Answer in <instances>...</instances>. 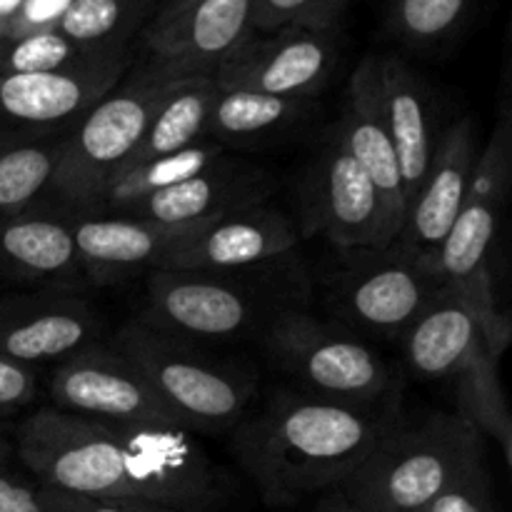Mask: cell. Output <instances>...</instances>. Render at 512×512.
I'll return each mask as SVG.
<instances>
[{
    "instance_id": "6da1fadb",
    "label": "cell",
    "mask_w": 512,
    "mask_h": 512,
    "mask_svg": "<svg viewBox=\"0 0 512 512\" xmlns=\"http://www.w3.org/2000/svg\"><path fill=\"white\" fill-rule=\"evenodd\" d=\"M18 458L35 483L115 503L208 512L225 478L203 443L178 425H128L40 408L20 423Z\"/></svg>"
},
{
    "instance_id": "7a4b0ae2",
    "label": "cell",
    "mask_w": 512,
    "mask_h": 512,
    "mask_svg": "<svg viewBox=\"0 0 512 512\" xmlns=\"http://www.w3.org/2000/svg\"><path fill=\"white\" fill-rule=\"evenodd\" d=\"M398 415V400L360 408L278 390L235 425L233 453L265 503L293 505L338 488Z\"/></svg>"
},
{
    "instance_id": "3957f363",
    "label": "cell",
    "mask_w": 512,
    "mask_h": 512,
    "mask_svg": "<svg viewBox=\"0 0 512 512\" xmlns=\"http://www.w3.org/2000/svg\"><path fill=\"white\" fill-rule=\"evenodd\" d=\"M305 290L280 268L250 273L155 268L145 273V310L138 320L160 333L195 340L263 335L283 310L298 308Z\"/></svg>"
},
{
    "instance_id": "277c9868",
    "label": "cell",
    "mask_w": 512,
    "mask_h": 512,
    "mask_svg": "<svg viewBox=\"0 0 512 512\" xmlns=\"http://www.w3.org/2000/svg\"><path fill=\"white\" fill-rule=\"evenodd\" d=\"M478 460L483 435L458 413H433L420 423L398 415L335 490L370 512H415Z\"/></svg>"
},
{
    "instance_id": "5b68a950",
    "label": "cell",
    "mask_w": 512,
    "mask_h": 512,
    "mask_svg": "<svg viewBox=\"0 0 512 512\" xmlns=\"http://www.w3.org/2000/svg\"><path fill=\"white\" fill-rule=\"evenodd\" d=\"M178 80L145 63L125 73L60 140L58 165L35 208L88 213L100 190L133 158L168 90Z\"/></svg>"
},
{
    "instance_id": "8992f818",
    "label": "cell",
    "mask_w": 512,
    "mask_h": 512,
    "mask_svg": "<svg viewBox=\"0 0 512 512\" xmlns=\"http://www.w3.org/2000/svg\"><path fill=\"white\" fill-rule=\"evenodd\" d=\"M110 345L133 363L175 423L195 435L235 430L255 398V375L248 370L138 318L128 320Z\"/></svg>"
},
{
    "instance_id": "52a82bcc",
    "label": "cell",
    "mask_w": 512,
    "mask_h": 512,
    "mask_svg": "<svg viewBox=\"0 0 512 512\" xmlns=\"http://www.w3.org/2000/svg\"><path fill=\"white\" fill-rule=\"evenodd\" d=\"M270 360L293 390L330 403L378 408L398 400V380L360 335L335 320L288 308L263 333Z\"/></svg>"
},
{
    "instance_id": "ba28073f",
    "label": "cell",
    "mask_w": 512,
    "mask_h": 512,
    "mask_svg": "<svg viewBox=\"0 0 512 512\" xmlns=\"http://www.w3.org/2000/svg\"><path fill=\"white\" fill-rule=\"evenodd\" d=\"M440 285L435 260L393 243L380 250H338L323 275V298L330 320L355 335L403 338Z\"/></svg>"
},
{
    "instance_id": "9c48e42d",
    "label": "cell",
    "mask_w": 512,
    "mask_h": 512,
    "mask_svg": "<svg viewBox=\"0 0 512 512\" xmlns=\"http://www.w3.org/2000/svg\"><path fill=\"white\" fill-rule=\"evenodd\" d=\"M298 233L320 235L335 250H380L398 238L375 185L330 133L300 185Z\"/></svg>"
},
{
    "instance_id": "30bf717a",
    "label": "cell",
    "mask_w": 512,
    "mask_h": 512,
    "mask_svg": "<svg viewBox=\"0 0 512 512\" xmlns=\"http://www.w3.org/2000/svg\"><path fill=\"white\" fill-rule=\"evenodd\" d=\"M128 53L58 73L0 75V143L63 138L128 73Z\"/></svg>"
},
{
    "instance_id": "8fae6325",
    "label": "cell",
    "mask_w": 512,
    "mask_h": 512,
    "mask_svg": "<svg viewBox=\"0 0 512 512\" xmlns=\"http://www.w3.org/2000/svg\"><path fill=\"white\" fill-rule=\"evenodd\" d=\"M48 390L53 408L80 418L128 425H178L133 363L100 340L58 360Z\"/></svg>"
},
{
    "instance_id": "7c38bea8",
    "label": "cell",
    "mask_w": 512,
    "mask_h": 512,
    "mask_svg": "<svg viewBox=\"0 0 512 512\" xmlns=\"http://www.w3.org/2000/svg\"><path fill=\"white\" fill-rule=\"evenodd\" d=\"M253 35V0H198L143 28L150 65L173 80H213L220 65Z\"/></svg>"
},
{
    "instance_id": "4fadbf2b",
    "label": "cell",
    "mask_w": 512,
    "mask_h": 512,
    "mask_svg": "<svg viewBox=\"0 0 512 512\" xmlns=\"http://www.w3.org/2000/svg\"><path fill=\"white\" fill-rule=\"evenodd\" d=\"M338 60L333 33L280 28L253 33L215 73L218 90H253L278 98L315 100Z\"/></svg>"
},
{
    "instance_id": "5bb4252c",
    "label": "cell",
    "mask_w": 512,
    "mask_h": 512,
    "mask_svg": "<svg viewBox=\"0 0 512 512\" xmlns=\"http://www.w3.org/2000/svg\"><path fill=\"white\" fill-rule=\"evenodd\" d=\"M298 243L293 220L283 210L260 203L188 230L168 250L160 268L250 273L280 265L298 250Z\"/></svg>"
},
{
    "instance_id": "9a60e30c",
    "label": "cell",
    "mask_w": 512,
    "mask_h": 512,
    "mask_svg": "<svg viewBox=\"0 0 512 512\" xmlns=\"http://www.w3.org/2000/svg\"><path fill=\"white\" fill-rule=\"evenodd\" d=\"M103 318L83 293L25 290L0 295V355L23 365L58 363L98 343Z\"/></svg>"
},
{
    "instance_id": "2e32d148",
    "label": "cell",
    "mask_w": 512,
    "mask_h": 512,
    "mask_svg": "<svg viewBox=\"0 0 512 512\" xmlns=\"http://www.w3.org/2000/svg\"><path fill=\"white\" fill-rule=\"evenodd\" d=\"M275 180L268 170L238 163L228 155L203 173L150 195L130 208V218L170 230H195L238 210L268 203Z\"/></svg>"
},
{
    "instance_id": "e0dca14e",
    "label": "cell",
    "mask_w": 512,
    "mask_h": 512,
    "mask_svg": "<svg viewBox=\"0 0 512 512\" xmlns=\"http://www.w3.org/2000/svg\"><path fill=\"white\" fill-rule=\"evenodd\" d=\"M328 133L365 170L370 183L378 190L380 203H383L395 233H400L405 213H408V200H405L398 155H395L383 108H380L375 55H365L358 63L348 90H345L343 113Z\"/></svg>"
},
{
    "instance_id": "ac0fdd59",
    "label": "cell",
    "mask_w": 512,
    "mask_h": 512,
    "mask_svg": "<svg viewBox=\"0 0 512 512\" xmlns=\"http://www.w3.org/2000/svg\"><path fill=\"white\" fill-rule=\"evenodd\" d=\"M70 225L80 273L88 285H113L160 268L188 230H170L130 215L63 213Z\"/></svg>"
},
{
    "instance_id": "d6986e66",
    "label": "cell",
    "mask_w": 512,
    "mask_h": 512,
    "mask_svg": "<svg viewBox=\"0 0 512 512\" xmlns=\"http://www.w3.org/2000/svg\"><path fill=\"white\" fill-rule=\"evenodd\" d=\"M475 158L478 150H475L473 120L460 118L438 140L425 183L408 205L405 223L395 243L420 258L435 260V253L448 238L465 203Z\"/></svg>"
},
{
    "instance_id": "ffe728a7",
    "label": "cell",
    "mask_w": 512,
    "mask_h": 512,
    "mask_svg": "<svg viewBox=\"0 0 512 512\" xmlns=\"http://www.w3.org/2000/svg\"><path fill=\"white\" fill-rule=\"evenodd\" d=\"M0 283L68 293L88 285L63 213L30 208L0 220Z\"/></svg>"
},
{
    "instance_id": "44dd1931",
    "label": "cell",
    "mask_w": 512,
    "mask_h": 512,
    "mask_svg": "<svg viewBox=\"0 0 512 512\" xmlns=\"http://www.w3.org/2000/svg\"><path fill=\"white\" fill-rule=\"evenodd\" d=\"M375 80L385 125L398 155L408 205L425 183L435 148L433 98L423 75L398 55H375Z\"/></svg>"
},
{
    "instance_id": "7402d4cb",
    "label": "cell",
    "mask_w": 512,
    "mask_h": 512,
    "mask_svg": "<svg viewBox=\"0 0 512 512\" xmlns=\"http://www.w3.org/2000/svg\"><path fill=\"white\" fill-rule=\"evenodd\" d=\"M403 350L418 378L453 383L490 345L468 305L443 283L403 333Z\"/></svg>"
},
{
    "instance_id": "603a6c76",
    "label": "cell",
    "mask_w": 512,
    "mask_h": 512,
    "mask_svg": "<svg viewBox=\"0 0 512 512\" xmlns=\"http://www.w3.org/2000/svg\"><path fill=\"white\" fill-rule=\"evenodd\" d=\"M313 108V100L278 98L253 90H218L210 105L205 140L218 145L255 143L298 125Z\"/></svg>"
},
{
    "instance_id": "cb8c5ba5",
    "label": "cell",
    "mask_w": 512,
    "mask_h": 512,
    "mask_svg": "<svg viewBox=\"0 0 512 512\" xmlns=\"http://www.w3.org/2000/svg\"><path fill=\"white\" fill-rule=\"evenodd\" d=\"M220 158H225L223 145L213 143V140H200V143L190 145L180 153L125 165L105 183V188L100 190L98 200H95L88 213H128L130 208L143 203L150 195L203 173L210 165L218 163Z\"/></svg>"
},
{
    "instance_id": "d4e9b609",
    "label": "cell",
    "mask_w": 512,
    "mask_h": 512,
    "mask_svg": "<svg viewBox=\"0 0 512 512\" xmlns=\"http://www.w3.org/2000/svg\"><path fill=\"white\" fill-rule=\"evenodd\" d=\"M215 93H218V88L208 78L173 83L160 108L155 110L148 130H145L143 143L138 145L133 158L125 165L165 158V155L180 153V150L205 140V125H208Z\"/></svg>"
},
{
    "instance_id": "484cf974",
    "label": "cell",
    "mask_w": 512,
    "mask_h": 512,
    "mask_svg": "<svg viewBox=\"0 0 512 512\" xmlns=\"http://www.w3.org/2000/svg\"><path fill=\"white\" fill-rule=\"evenodd\" d=\"M458 415L468 420L483 438H490L505 460L512 458V420L500 385V358L485 350L453 380Z\"/></svg>"
},
{
    "instance_id": "4316f807",
    "label": "cell",
    "mask_w": 512,
    "mask_h": 512,
    "mask_svg": "<svg viewBox=\"0 0 512 512\" xmlns=\"http://www.w3.org/2000/svg\"><path fill=\"white\" fill-rule=\"evenodd\" d=\"M158 0H75L58 30L90 50H128V40L153 18Z\"/></svg>"
},
{
    "instance_id": "83f0119b",
    "label": "cell",
    "mask_w": 512,
    "mask_h": 512,
    "mask_svg": "<svg viewBox=\"0 0 512 512\" xmlns=\"http://www.w3.org/2000/svg\"><path fill=\"white\" fill-rule=\"evenodd\" d=\"M60 140L0 143V220L25 213L43 200L58 165Z\"/></svg>"
},
{
    "instance_id": "f1b7e54d",
    "label": "cell",
    "mask_w": 512,
    "mask_h": 512,
    "mask_svg": "<svg viewBox=\"0 0 512 512\" xmlns=\"http://www.w3.org/2000/svg\"><path fill=\"white\" fill-rule=\"evenodd\" d=\"M475 0H388V30L398 43L433 50L460 33Z\"/></svg>"
},
{
    "instance_id": "f546056e",
    "label": "cell",
    "mask_w": 512,
    "mask_h": 512,
    "mask_svg": "<svg viewBox=\"0 0 512 512\" xmlns=\"http://www.w3.org/2000/svg\"><path fill=\"white\" fill-rule=\"evenodd\" d=\"M128 50H90L78 45L58 28L38 30L23 38L0 43V75L10 73H58V70L83 68L110 55Z\"/></svg>"
},
{
    "instance_id": "4dcf8cb0",
    "label": "cell",
    "mask_w": 512,
    "mask_h": 512,
    "mask_svg": "<svg viewBox=\"0 0 512 512\" xmlns=\"http://www.w3.org/2000/svg\"><path fill=\"white\" fill-rule=\"evenodd\" d=\"M350 0H253V33L303 28L333 33Z\"/></svg>"
},
{
    "instance_id": "1f68e13d",
    "label": "cell",
    "mask_w": 512,
    "mask_h": 512,
    "mask_svg": "<svg viewBox=\"0 0 512 512\" xmlns=\"http://www.w3.org/2000/svg\"><path fill=\"white\" fill-rule=\"evenodd\" d=\"M512 185V118L508 110L498 115L488 143L475 158L468 195L508 200Z\"/></svg>"
},
{
    "instance_id": "d6a6232c",
    "label": "cell",
    "mask_w": 512,
    "mask_h": 512,
    "mask_svg": "<svg viewBox=\"0 0 512 512\" xmlns=\"http://www.w3.org/2000/svg\"><path fill=\"white\" fill-rule=\"evenodd\" d=\"M415 512H495L493 490L483 460L470 465L448 488L440 490L430 503Z\"/></svg>"
},
{
    "instance_id": "836d02e7",
    "label": "cell",
    "mask_w": 512,
    "mask_h": 512,
    "mask_svg": "<svg viewBox=\"0 0 512 512\" xmlns=\"http://www.w3.org/2000/svg\"><path fill=\"white\" fill-rule=\"evenodd\" d=\"M38 393V373L30 365L0 355V415H13Z\"/></svg>"
},
{
    "instance_id": "e575fe53",
    "label": "cell",
    "mask_w": 512,
    "mask_h": 512,
    "mask_svg": "<svg viewBox=\"0 0 512 512\" xmlns=\"http://www.w3.org/2000/svg\"><path fill=\"white\" fill-rule=\"evenodd\" d=\"M73 3L75 0H23L15 18L10 20L8 38L5 40L23 38V35L38 33V30L58 28V23Z\"/></svg>"
},
{
    "instance_id": "d590c367",
    "label": "cell",
    "mask_w": 512,
    "mask_h": 512,
    "mask_svg": "<svg viewBox=\"0 0 512 512\" xmlns=\"http://www.w3.org/2000/svg\"><path fill=\"white\" fill-rule=\"evenodd\" d=\"M0 512H53L45 503L43 488L38 483L18 478L0 468Z\"/></svg>"
},
{
    "instance_id": "8d00e7d4",
    "label": "cell",
    "mask_w": 512,
    "mask_h": 512,
    "mask_svg": "<svg viewBox=\"0 0 512 512\" xmlns=\"http://www.w3.org/2000/svg\"><path fill=\"white\" fill-rule=\"evenodd\" d=\"M43 488V485H40ZM45 503L53 512H133L128 503H115V500L90 498V495L63 493V490L43 488Z\"/></svg>"
},
{
    "instance_id": "74e56055",
    "label": "cell",
    "mask_w": 512,
    "mask_h": 512,
    "mask_svg": "<svg viewBox=\"0 0 512 512\" xmlns=\"http://www.w3.org/2000/svg\"><path fill=\"white\" fill-rule=\"evenodd\" d=\"M313 512H370V510L353 505L348 498H343L338 490H328V493H323V498L318 500V505H315Z\"/></svg>"
},
{
    "instance_id": "f35d334b",
    "label": "cell",
    "mask_w": 512,
    "mask_h": 512,
    "mask_svg": "<svg viewBox=\"0 0 512 512\" xmlns=\"http://www.w3.org/2000/svg\"><path fill=\"white\" fill-rule=\"evenodd\" d=\"M20 3H23V0H0V43L8 38L10 20H13L15 13H18Z\"/></svg>"
},
{
    "instance_id": "ab89813d",
    "label": "cell",
    "mask_w": 512,
    "mask_h": 512,
    "mask_svg": "<svg viewBox=\"0 0 512 512\" xmlns=\"http://www.w3.org/2000/svg\"><path fill=\"white\" fill-rule=\"evenodd\" d=\"M190 3H198V0H158V8H155L153 15H165V13H173V10L185 8Z\"/></svg>"
},
{
    "instance_id": "60d3db41",
    "label": "cell",
    "mask_w": 512,
    "mask_h": 512,
    "mask_svg": "<svg viewBox=\"0 0 512 512\" xmlns=\"http://www.w3.org/2000/svg\"><path fill=\"white\" fill-rule=\"evenodd\" d=\"M133 512H185L175 508H163V505H150V503H128Z\"/></svg>"
},
{
    "instance_id": "b9f144b4",
    "label": "cell",
    "mask_w": 512,
    "mask_h": 512,
    "mask_svg": "<svg viewBox=\"0 0 512 512\" xmlns=\"http://www.w3.org/2000/svg\"><path fill=\"white\" fill-rule=\"evenodd\" d=\"M10 453H13V448H10L8 440H5L3 435H0V468H5V465H8Z\"/></svg>"
}]
</instances>
